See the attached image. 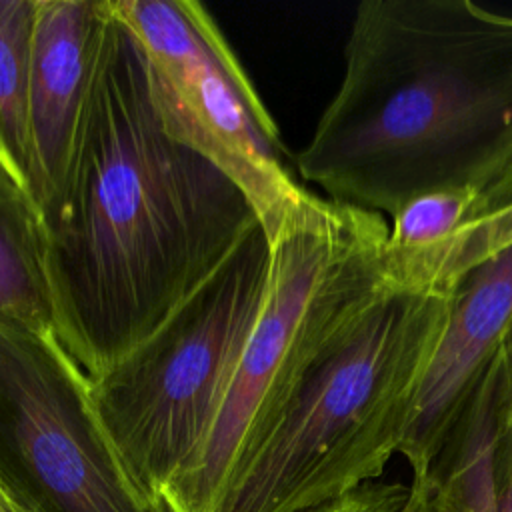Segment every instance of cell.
I'll return each instance as SVG.
<instances>
[{"label": "cell", "instance_id": "6da1fadb", "mask_svg": "<svg viewBox=\"0 0 512 512\" xmlns=\"http://www.w3.org/2000/svg\"><path fill=\"white\" fill-rule=\"evenodd\" d=\"M40 212L54 330L88 378L146 340L260 224L244 190L166 130L146 54L112 4L68 168Z\"/></svg>", "mask_w": 512, "mask_h": 512}, {"label": "cell", "instance_id": "7a4b0ae2", "mask_svg": "<svg viewBox=\"0 0 512 512\" xmlns=\"http://www.w3.org/2000/svg\"><path fill=\"white\" fill-rule=\"evenodd\" d=\"M326 198L394 216L512 174V16L472 0H364L344 74L296 156Z\"/></svg>", "mask_w": 512, "mask_h": 512}, {"label": "cell", "instance_id": "3957f363", "mask_svg": "<svg viewBox=\"0 0 512 512\" xmlns=\"http://www.w3.org/2000/svg\"><path fill=\"white\" fill-rule=\"evenodd\" d=\"M270 240L258 320L226 396L186 468L158 498L162 512L224 506L312 360L394 284L384 216L304 192Z\"/></svg>", "mask_w": 512, "mask_h": 512}, {"label": "cell", "instance_id": "277c9868", "mask_svg": "<svg viewBox=\"0 0 512 512\" xmlns=\"http://www.w3.org/2000/svg\"><path fill=\"white\" fill-rule=\"evenodd\" d=\"M448 290H386L312 360L224 512H308L382 476L442 334Z\"/></svg>", "mask_w": 512, "mask_h": 512}, {"label": "cell", "instance_id": "5b68a950", "mask_svg": "<svg viewBox=\"0 0 512 512\" xmlns=\"http://www.w3.org/2000/svg\"><path fill=\"white\" fill-rule=\"evenodd\" d=\"M268 276L270 240L256 224L146 340L90 378L100 422L156 504L208 436Z\"/></svg>", "mask_w": 512, "mask_h": 512}, {"label": "cell", "instance_id": "8992f818", "mask_svg": "<svg viewBox=\"0 0 512 512\" xmlns=\"http://www.w3.org/2000/svg\"><path fill=\"white\" fill-rule=\"evenodd\" d=\"M138 38L166 130L224 170L266 236L302 198L278 128L210 12L194 0H110Z\"/></svg>", "mask_w": 512, "mask_h": 512}, {"label": "cell", "instance_id": "52a82bcc", "mask_svg": "<svg viewBox=\"0 0 512 512\" xmlns=\"http://www.w3.org/2000/svg\"><path fill=\"white\" fill-rule=\"evenodd\" d=\"M0 472L34 512H162L98 418L52 332L0 320Z\"/></svg>", "mask_w": 512, "mask_h": 512}, {"label": "cell", "instance_id": "ba28073f", "mask_svg": "<svg viewBox=\"0 0 512 512\" xmlns=\"http://www.w3.org/2000/svg\"><path fill=\"white\" fill-rule=\"evenodd\" d=\"M448 310L410 404L398 452L418 486L448 432L496 362L512 322V246L478 262L448 288Z\"/></svg>", "mask_w": 512, "mask_h": 512}, {"label": "cell", "instance_id": "9c48e42d", "mask_svg": "<svg viewBox=\"0 0 512 512\" xmlns=\"http://www.w3.org/2000/svg\"><path fill=\"white\" fill-rule=\"evenodd\" d=\"M110 0H38L28 82V190H58L96 70Z\"/></svg>", "mask_w": 512, "mask_h": 512}, {"label": "cell", "instance_id": "30bf717a", "mask_svg": "<svg viewBox=\"0 0 512 512\" xmlns=\"http://www.w3.org/2000/svg\"><path fill=\"white\" fill-rule=\"evenodd\" d=\"M410 488V486H408ZM410 512H512V406L500 354L448 432Z\"/></svg>", "mask_w": 512, "mask_h": 512}, {"label": "cell", "instance_id": "8fae6325", "mask_svg": "<svg viewBox=\"0 0 512 512\" xmlns=\"http://www.w3.org/2000/svg\"><path fill=\"white\" fill-rule=\"evenodd\" d=\"M0 320L54 330L42 212L24 182L0 162Z\"/></svg>", "mask_w": 512, "mask_h": 512}, {"label": "cell", "instance_id": "7c38bea8", "mask_svg": "<svg viewBox=\"0 0 512 512\" xmlns=\"http://www.w3.org/2000/svg\"><path fill=\"white\" fill-rule=\"evenodd\" d=\"M38 0H0V142L28 188V82Z\"/></svg>", "mask_w": 512, "mask_h": 512}, {"label": "cell", "instance_id": "4fadbf2b", "mask_svg": "<svg viewBox=\"0 0 512 512\" xmlns=\"http://www.w3.org/2000/svg\"><path fill=\"white\" fill-rule=\"evenodd\" d=\"M512 246V204L466 228L438 250L406 266L396 278L400 288H442L478 262Z\"/></svg>", "mask_w": 512, "mask_h": 512}, {"label": "cell", "instance_id": "5bb4252c", "mask_svg": "<svg viewBox=\"0 0 512 512\" xmlns=\"http://www.w3.org/2000/svg\"><path fill=\"white\" fill-rule=\"evenodd\" d=\"M408 498V486L374 480L308 512H408Z\"/></svg>", "mask_w": 512, "mask_h": 512}, {"label": "cell", "instance_id": "9a60e30c", "mask_svg": "<svg viewBox=\"0 0 512 512\" xmlns=\"http://www.w3.org/2000/svg\"><path fill=\"white\" fill-rule=\"evenodd\" d=\"M0 512H34L20 492L0 472Z\"/></svg>", "mask_w": 512, "mask_h": 512}, {"label": "cell", "instance_id": "2e32d148", "mask_svg": "<svg viewBox=\"0 0 512 512\" xmlns=\"http://www.w3.org/2000/svg\"><path fill=\"white\" fill-rule=\"evenodd\" d=\"M500 364H502V372H504V384H506L508 402H510V406H512V322H510L508 332H506L504 342H502Z\"/></svg>", "mask_w": 512, "mask_h": 512}, {"label": "cell", "instance_id": "e0dca14e", "mask_svg": "<svg viewBox=\"0 0 512 512\" xmlns=\"http://www.w3.org/2000/svg\"><path fill=\"white\" fill-rule=\"evenodd\" d=\"M0 162H2V164H6V166H8V168H10V170H12V172H14V168H12V164H10V160H8V154H6V150H4V146H2V142H0ZM14 174H16V172H14ZM16 176H18V174H16ZM24 186H26V184H24Z\"/></svg>", "mask_w": 512, "mask_h": 512}]
</instances>
